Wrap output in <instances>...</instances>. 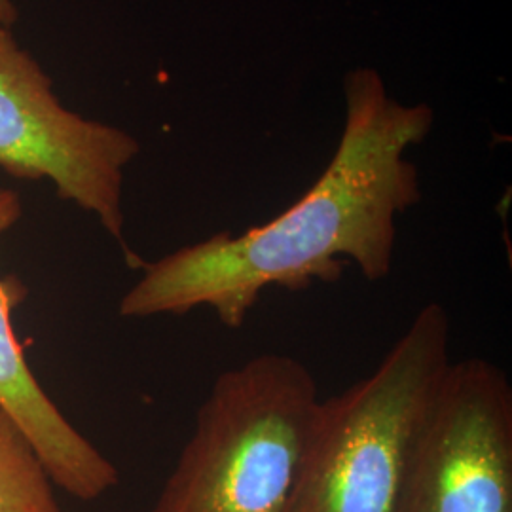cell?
Listing matches in <instances>:
<instances>
[{"mask_svg":"<svg viewBox=\"0 0 512 512\" xmlns=\"http://www.w3.org/2000/svg\"><path fill=\"white\" fill-rule=\"evenodd\" d=\"M344 90L340 145L310 190L262 226L219 232L143 264L120 300L122 317L209 308L224 327L239 329L272 287L302 291L336 281L348 262L368 281L391 274L397 219L421 196L418 169L404 154L429 135L433 110L389 97L372 69L349 73Z\"/></svg>","mask_w":512,"mask_h":512,"instance_id":"1","label":"cell"},{"mask_svg":"<svg viewBox=\"0 0 512 512\" xmlns=\"http://www.w3.org/2000/svg\"><path fill=\"white\" fill-rule=\"evenodd\" d=\"M450 365L448 311L425 304L370 376L319 403L281 512H404Z\"/></svg>","mask_w":512,"mask_h":512,"instance_id":"2","label":"cell"},{"mask_svg":"<svg viewBox=\"0 0 512 512\" xmlns=\"http://www.w3.org/2000/svg\"><path fill=\"white\" fill-rule=\"evenodd\" d=\"M319 403L310 368L285 353L222 372L150 512H281Z\"/></svg>","mask_w":512,"mask_h":512,"instance_id":"3","label":"cell"},{"mask_svg":"<svg viewBox=\"0 0 512 512\" xmlns=\"http://www.w3.org/2000/svg\"><path fill=\"white\" fill-rule=\"evenodd\" d=\"M139 152L128 131L67 109L35 57L0 29V169L50 181L61 200L97 217L131 266L139 258L124 236V173Z\"/></svg>","mask_w":512,"mask_h":512,"instance_id":"4","label":"cell"},{"mask_svg":"<svg viewBox=\"0 0 512 512\" xmlns=\"http://www.w3.org/2000/svg\"><path fill=\"white\" fill-rule=\"evenodd\" d=\"M404 512H512V385L501 366L475 357L448 368Z\"/></svg>","mask_w":512,"mask_h":512,"instance_id":"5","label":"cell"},{"mask_svg":"<svg viewBox=\"0 0 512 512\" xmlns=\"http://www.w3.org/2000/svg\"><path fill=\"white\" fill-rule=\"evenodd\" d=\"M21 215V196L0 186V238L18 224ZM12 306L0 281V408L31 442L52 484L82 501L99 499L118 486L120 473L38 384L19 344Z\"/></svg>","mask_w":512,"mask_h":512,"instance_id":"6","label":"cell"},{"mask_svg":"<svg viewBox=\"0 0 512 512\" xmlns=\"http://www.w3.org/2000/svg\"><path fill=\"white\" fill-rule=\"evenodd\" d=\"M0 512H61L52 480L18 423L0 408Z\"/></svg>","mask_w":512,"mask_h":512,"instance_id":"7","label":"cell"},{"mask_svg":"<svg viewBox=\"0 0 512 512\" xmlns=\"http://www.w3.org/2000/svg\"><path fill=\"white\" fill-rule=\"evenodd\" d=\"M18 19V10L12 0H0V29H10Z\"/></svg>","mask_w":512,"mask_h":512,"instance_id":"8","label":"cell"}]
</instances>
